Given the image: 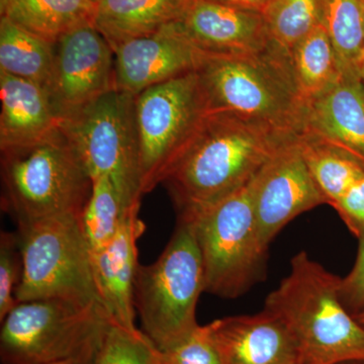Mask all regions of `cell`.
I'll return each instance as SVG.
<instances>
[{
    "label": "cell",
    "mask_w": 364,
    "mask_h": 364,
    "mask_svg": "<svg viewBox=\"0 0 364 364\" xmlns=\"http://www.w3.org/2000/svg\"><path fill=\"white\" fill-rule=\"evenodd\" d=\"M299 136L226 112H205L162 184L179 218L189 219L243 188Z\"/></svg>",
    "instance_id": "1"
},
{
    "label": "cell",
    "mask_w": 364,
    "mask_h": 364,
    "mask_svg": "<svg viewBox=\"0 0 364 364\" xmlns=\"http://www.w3.org/2000/svg\"><path fill=\"white\" fill-rule=\"evenodd\" d=\"M340 286L341 277L303 251L265 299L264 310L293 336L301 364L364 363V327L344 306Z\"/></svg>",
    "instance_id": "2"
},
{
    "label": "cell",
    "mask_w": 364,
    "mask_h": 364,
    "mask_svg": "<svg viewBox=\"0 0 364 364\" xmlns=\"http://www.w3.org/2000/svg\"><path fill=\"white\" fill-rule=\"evenodd\" d=\"M196 73L207 112L303 135L306 105L294 82L291 59L274 46L258 54L202 53Z\"/></svg>",
    "instance_id": "3"
},
{
    "label": "cell",
    "mask_w": 364,
    "mask_h": 364,
    "mask_svg": "<svg viewBox=\"0 0 364 364\" xmlns=\"http://www.w3.org/2000/svg\"><path fill=\"white\" fill-rule=\"evenodd\" d=\"M1 207L18 228L80 215L92 181L62 129L26 145L1 150Z\"/></svg>",
    "instance_id": "4"
},
{
    "label": "cell",
    "mask_w": 364,
    "mask_h": 364,
    "mask_svg": "<svg viewBox=\"0 0 364 364\" xmlns=\"http://www.w3.org/2000/svg\"><path fill=\"white\" fill-rule=\"evenodd\" d=\"M1 322V364H90L112 320L104 306L61 299L20 301Z\"/></svg>",
    "instance_id": "5"
},
{
    "label": "cell",
    "mask_w": 364,
    "mask_h": 364,
    "mask_svg": "<svg viewBox=\"0 0 364 364\" xmlns=\"http://www.w3.org/2000/svg\"><path fill=\"white\" fill-rule=\"evenodd\" d=\"M203 291L205 270L195 225L178 219L158 259L139 267L134 286L143 332L158 350L170 348L198 327L196 306Z\"/></svg>",
    "instance_id": "6"
},
{
    "label": "cell",
    "mask_w": 364,
    "mask_h": 364,
    "mask_svg": "<svg viewBox=\"0 0 364 364\" xmlns=\"http://www.w3.org/2000/svg\"><path fill=\"white\" fill-rule=\"evenodd\" d=\"M254 189L255 176L243 188L193 217L178 218L195 225L203 256L205 293L238 298L264 275L267 248L258 235Z\"/></svg>",
    "instance_id": "7"
},
{
    "label": "cell",
    "mask_w": 364,
    "mask_h": 364,
    "mask_svg": "<svg viewBox=\"0 0 364 364\" xmlns=\"http://www.w3.org/2000/svg\"><path fill=\"white\" fill-rule=\"evenodd\" d=\"M16 233L23 267L18 303L61 299L105 308L80 215L43 220L18 228Z\"/></svg>",
    "instance_id": "8"
},
{
    "label": "cell",
    "mask_w": 364,
    "mask_h": 364,
    "mask_svg": "<svg viewBox=\"0 0 364 364\" xmlns=\"http://www.w3.org/2000/svg\"><path fill=\"white\" fill-rule=\"evenodd\" d=\"M205 112L196 71L135 95L134 124L143 196L163 183Z\"/></svg>",
    "instance_id": "9"
},
{
    "label": "cell",
    "mask_w": 364,
    "mask_h": 364,
    "mask_svg": "<svg viewBox=\"0 0 364 364\" xmlns=\"http://www.w3.org/2000/svg\"><path fill=\"white\" fill-rule=\"evenodd\" d=\"M135 95L112 90L77 116L59 124L91 181L107 177L128 208L142 200L135 124Z\"/></svg>",
    "instance_id": "10"
},
{
    "label": "cell",
    "mask_w": 364,
    "mask_h": 364,
    "mask_svg": "<svg viewBox=\"0 0 364 364\" xmlns=\"http://www.w3.org/2000/svg\"><path fill=\"white\" fill-rule=\"evenodd\" d=\"M44 90L59 124L117 90L114 49L95 26L76 28L55 43Z\"/></svg>",
    "instance_id": "11"
},
{
    "label": "cell",
    "mask_w": 364,
    "mask_h": 364,
    "mask_svg": "<svg viewBox=\"0 0 364 364\" xmlns=\"http://www.w3.org/2000/svg\"><path fill=\"white\" fill-rule=\"evenodd\" d=\"M326 203L301 153L299 138L287 144L257 172L254 210L258 235L268 249L294 218Z\"/></svg>",
    "instance_id": "12"
},
{
    "label": "cell",
    "mask_w": 364,
    "mask_h": 364,
    "mask_svg": "<svg viewBox=\"0 0 364 364\" xmlns=\"http://www.w3.org/2000/svg\"><path fill=\"white\" fill-rule=\"evenodd\" d=\"M112 49L117 90L132 95L196 71L202 57L171 25Z\"/></svg>",
    "instance_id": "13"
},
{
    "label": "cell",
    "mask_w": 364,
    "mask_h": 364,
    "mask_svg": "<svg viewBox=\"0 0 364 364\" xmlns=\"http://www.w3.org/2000/svg\"><path fill=\"white\" fill-rule=\"evenodd\" d=\"M171 26L205 54H258L272 47L262 14L210 0H193Z\"/></svg>",
    "instance_id": "14"
},
{
    "label": "cell",
    "mask_w": 364,
    "mask_h": 364,
    "mask_svg": "<svg viewBox=\"0 0 364 364\" xmlns=\"http://www.w3.org/2000/svg\"><path fill=\"white\" fill-rule=\"evenodd\" d=\"M139 210L133 208L116 236L92 252L93 272L105 310L112 322L130 329L136 328L134 286L140 267L136 242L145 231Z\"/></svg>",
    "instance_id": "15"
},
{
    "label": "cell",
    "mask_w": 364,
    "mask_h": 364,
    "mask_svg": "<svg viewBox=\"0 0 364 364\" xmlns=\"http://www.w3.org/2000/svg\"><path fill=\"white\" fill-rule=\"evenodd\" d=\"M304 134L336 146L364 164V85L358 70H342L331 87L306 102Z\"/></svg>",
    "instance_id": "16"
},
{
    "label": "cell",
    "mask_w": 364,
    "mask_h": 364,
    "mask_svg": "<svg viewBox=\"0 0 364 364\" xmlns=\"http://www.w3.org/2000/svg\"><path fill=\"white\" fill-rule=\"evenodd\" d=\"M213 323L224 364H301L287 326L264 309Z\"/></svg>",
    "instance_id": "17"
},
{
    "label": "cell",
    "mask_w": 364,
    "mask_h": 364,
    "mask_svg": "<svg viewBox=\"0 0 364 364\" xmlns=\"http://www.w3.org/2000/svg\"><path fill=\"white\" fill-rule=\"evenodd\" d=\"M0 150L36 142L59 127L39 85L0 72Z\"/></svg>",
    "instance_id": "18"
},
{
    "label": "cell",
    "mask_w": 364,
    "mask_h": 364,
    "mask_svg": "<svg viewBox=\"0 0 364 364\" xmlns=\"http://www.w3.org/2000/svg\"><path fill=\"white\" fill-rule=\"evenodd\" d=\"M193 0H98L93 26L112 48L181 20Z\"/></svg>",
    "instance_id": "19"
},
{
    "label": "cell",
    "mask_w": 364,
    "mask_h": 364,
    "mask_svg": "<svg viewBox=\"0 0 364 364\" xmlns=\"http://www.w3.org/2000/svg\"><path fill=\"white\" fill-rule=\"evenodd\" d=\"M98 0H7L0 16L48 42L93 26Z\"/></svg>",
    "instance_id": "20"
},
{
    "label": "cell",
    "mask_w": 364,
    "mask_h": 364,
    "mask_svg": "<svg viewBox=\"0 0 364 364\" xmlns=\"http://www.w3.org/2000/svg\"><path fill=\"white\" fill-rule=\"evenodd\" d=\"M54 44L23 30L6 16L0 18V72L42 86L47 85Z\"/></svg>",
    "instance_id": "21"
},
{
    "label": "cell",
    "mask_w": 364,
    "mask_h": 364,
    "mask_svg": "<svg viewBox=\"0 0 364 364\" xmlns=\"http://www.w3.org/2000/svg\"><path fill=\"white\" fill-rule=\"evenodd\" d=\"M291 65L296 88L306 105L338 80L342 71L338 57L322 23L294 47Z\"/></svg>",
    "instance_id": "22"
},
{
    "label": "cell",
    "mask_w": 364,
    "mask_h": 364,
    "mask_svg": "<svg viewBox=\"0 0 364 364\" xmlns=\"http://www.w3.org/2000/svg\"><path fill=\"white\" fill-rule=\"evenodd\" d=\"M299 145L326 203L334 208L347 189L363 176V163L336 146L308 134L299 136Z\"/></svg>",
    "instance_id": "23"
},
{
    "label": "cell",
    "mask_w": 364,
    "mask_h": 364,
    "mask_svg": "<svg viewBox=\"0 0 364 364\" xmlns=\"http://www.w3.org/2000/svg\"><path fill=\"white\" fill-rule=\"evenodd\" d=\"M322 25L341 70L356 69L364 55V0H320Z\"/></svg>",
    "instance_id": "24"
},
{
    "label": "cell",
    "mask_w": 364,
    "mask_h": 364,
    "mask_svg": "<svg viewBox=\"0 0 364 364\" xmlns=\"http://www.w3.org/2000/svg\"><path fill=\"white\" fill-rule=\"evenodd\" d=\"M136 208L127 207L107 177L92 179L90 200L80 215L81 227L91 252L107 245L121 229L129 213Z\"/></svg>",
    "instance_id": "25"
},
{
    "label": "cell",
    "mask_w": 364,
    "mask_h": 364,
    "mask_svg": "<svg viewBox=\"0 0 364 364\" xmlns=\"http://www.w3.org/2000/svg\"><path fill=\"white\" fill-rule=\"evenodd\" d=\"M262 16L272 45L289 59L294 47L322 23L320 0H272Z\"/></svg>",
    "instance_id": "26"
},
{
    "label": "cell",
    "mask_w": 364,
    "mask_h": 364,
    "mask_svg": "<svg viewBox=\"0 0 364 364\" xmlns=\"http://www.w3.org/2000/svg\"><path fill=\"white\" fill-rule=\"evenodd\" d=\"M158 348L138 328L111 322L90 364H158Z\"/></svg>",
    "instance_id": "27"
},
{
    "label": "cell",
    "mask_w": 364,
    "mask_h": 364,
    "mask_svg": "<svg viewBox=\"0 0 364 364\" xmlns=\"http://www.w3.org/2000/svg\"><path fill=\"white\" fill-rule=\"evenodd\" d=\"M158 351L161 364H224L213 322L198 325L178 343Z\"/></svg>",
    "instance_id": "28"
},
{
    "label": "cell",
    "mask_w": 364,
    "mask_h": 364,
    "mask_svg": "<svg viewBox=\"0 0 364 364\" xmlns=\"http://www.w3.org/2000/svg\"><path fill=\"white\" fill-rule=\"evenodd\" d=\"M23 255L18 233L0 235V321L6 318L16 301V291L23 277Z\"/></svg>",
    "instance_id": "29"
},
{
    "label": "cell",
    "mask_w": 364,
    "mask_h": 364,
    "mask_svg": "<svg viewBox=\"0 0 364 364\" xmlns=\"http://www.w3.org/2000/svg\"><path fill=\"white\" fill-rule=\"evenodd\" d=\"M342 221L360 241L364 238V174L347 189L335 205Z\"/></svg>",
    "instance_id": "30"
},
{
    "label": "cell",
    "mask_w": 364,
    "mask_h": 364,
    "mask_svg": "<svg viewBox=\"0 0 364 364\" xmlns=\"http://www.w3.org/2000/svg\"><path fill=\"white\" fill-rule=\"evenodd\" d=\"M340 296L352 315L364 310V238L359 241L358 257L351 272L341 279Z\"/></svg>",
    "instance_id": "31"
},
{
    "label": "cell",
    "mask_w": 364,
    "mask_h": 364,
    "mask_svg": "<svg viewBox=\"0 0 364 364\" xmlns=\"http://www.w3.org/2000/svg\"><path fill=\"white\" fill-rule=\"evenodd\" d=\"M210 1L262 14L272 0H210Z\"/></svg>",
    "instance_id": "32"
},
{
    "label": "cell",
    "mask_w": 364,
    "mask_h": 364,
    "mask_svg": "<svg viewBox=\"0 0 364 364\" xmlns=\"http://www.w3.org/2000/svg\"><path fill=\"white\" fill-rule=\"evenodd\" d=\"M358 72L359 74V77H360L361 80H363L364 85V56L363 58H361L360 61L358 62Z\"/></svg>",
    "instance_id": "33"
},
{
    "label": "cell",
    "mask_w": 364,
    "mask_h": 364,
    "mask_svg": "<svg viewBox=\"0 0 364 364\" xmlns=\"http://www.w3.org/2000/svg\"><path fill=\"white\" fill-rule=\"evenodd\" d=\"M354 318H356V321L359 323V324L363 325L364 327V310L361 311L356 315H354Z\"/></svg>",
    "instance_id": "34"
},
{
    "label": "cell",
    "mask_w": 364,
    "mask_h": 364,
    "mask_svg": "<svg viewBox=\"0 0 364 364\" xmlns=\"http://www.w3.org/2000/svg\"><path fill=\"white\" fill-rule=\"evenodd\" d=\"M7 0H0V11H2V9H4V6H6Z\"/></svg>",
    "instance_id": "35"
},
{
    "label": "cell",
    "mask_w": 364,
    "mask_h": 364,
    "mask_svg": "<svg viewBox=\"0 0 364 364\" xmlns=\"http://www.w3.org/2000/svg\"><path fill=\"white\" fill-rule=\"evenodd\" d=\"M343 364H364V363H347Z\"/></svg>",
    "instance_id": "36"
},
{
    "label": "cell",
    "mask_w": 364,
    "mask_h": 364,
    "mask_svg": "<svg viewBox=\"0 0 364 364\" xmlns=\"http://www.w3.org/2000/svg\"><path fill=\"white\" fill-rule=\"evenodd\" d=\"M57 364H77L74 363H57Z\"/></svg>",
    "instance_id": "37"
},
{
    "label": "cell",
    "mask_w": 364,
    "mask_h": 364,
    "mask_svg": "<svg viewBox=\"0 0 364 364\" xmlns=\"http://www.w3.org/2000/svg\"><path fill=\"white\" fill-rule=\"evenodd\" d=\"M158 356H159V351H158ZM158 364H161V363H160V360L159 363H158Z\"/></svg>",
    "instance_id": "38"
},
{
    "label": "cell",
    "mask_w": 364,
    "mask_h": 364,
    "mask_svg": "<svg viewBox=\"0 0 364 364\" xmlns=\"http://www.w3.org/2000/svg\"><path fill=\"white\" fill-rule=\"evenodd\" d=\"M363 33H364V25H363ZM363 56H364V55H363Z\"/></svg>",
    "instance_id": "39"
}]
</instances>
